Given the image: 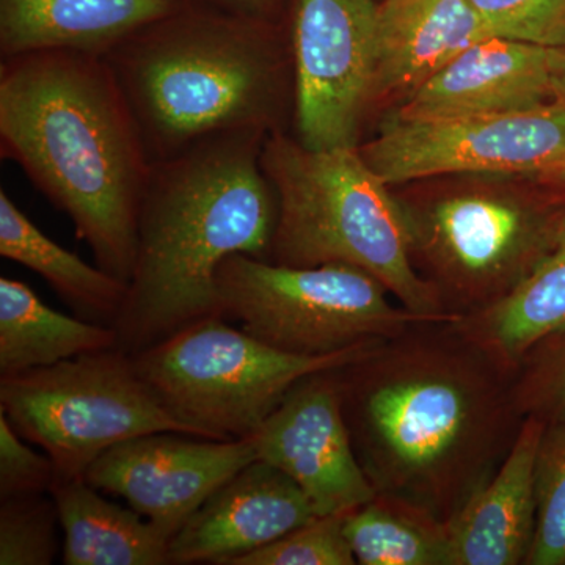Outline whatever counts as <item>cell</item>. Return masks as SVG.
I'll use <instances>...</instances> for the list:
<instances>
[{"label":"cell","instance_id":"cell-11","mask_svg":"<svg viewBox=\"0 0 565 565\" xmlns=\"http://www.w3.org/2000/svg\"><path fill=\"white\" fill-rule=\"evenodd\" d=\"M374 0H297L294 20L297 128L310 150L359 148L377 65Z\"/></svg>","mask_w":565,"mask_h":565},{"label":"cell","instance_id":"cell-31","mask_svg":"<svg viewBox=\"0 0 565 565\" xmlns=\"http://www.w3.org/2000/svg\"><path fill=\"white\" fill-rule=\"evenodd\" d=\"M226 6L233 7V9L239 10L241 13H256V11L263 10L267 6L269 0H221Z\"/></svg>","mask_w":565,"mask_h":565},{"label":"cell","instance_id":"cell-7","mask_svg":"<svg viewBox=\"0 0 565 565\" xmlns=\"http://www.w3.org/2000/svg\"><path fill=\"white\" fill-rule=\"evenodd\" d=\"M217 291L223 318L294 355L343 352L433 321L394 305L374 275L343 263L292 267L237 253L222 263Z\"/></svg>","mask_w":565,"mask_h":565},{"label":"cell","instance_id":"cell-22","mask_svg":"<svg viewBox=\"0 0 565 565\" xmlns=\"http://www.w3.org/2000/svg\"><path fill=\"white\" fill-rule=\"evenodd\" d=\"M0 255L41 275L85 321L114 327L128 282L93 267L50 239L0 192Z\"/></svg>","mask_w":565,"mask_h":565},{"label":"cell","instance_id":"cell-4","mask_svg":"<svg viewBox=\"0 0 565 565\" xmlns=\"http://www.w3.org/2000/svg\"><path fill=\"white\" fill-rule=\"evenodd\" d=\"M262 166L278 202L269 262L351 264L374 275L405 310L457 321L416 273L403 204L359 148L310 150L274 136L264 140Z\"/></svg>","mask_w":565,"mask_h":565},{"label":"cell","instance_id":"cell-5","mask_svg":"<svg viewBox=\"0 0 565 565\" xmlns=\"http://www.w3.org/2000/svg\"><path fill=\"white\" fill-rule=\"evenodd\" d=\"M172 17L121 51L114 68L143 140L163 159L214 134L264 129L277 63L258 28L247 18Z\"/></svg>","mask_w":565,"mask_h":565},{"label":"cell","instance_id":"cell-30","mask_svg":"<svg viewBox=\"0 0 565 565\" xmlns=\"http://www.w3.org/2000/svg\"><path fill=\"white\" fill-rule=\"evenodd\" d=\"M550 70L556 99L565 103V44L550 50Z\"/></svg>","mask_w":565,"mask_h":565},{"label":"cell","instance_id":"cell-17","mask_svg":"<svg viewBox=\"0 0 565 565\" xmlns=\"http://www.w3.org/2000/svg\"><path fill=\"white\" fill-rule=\"evenodd\" d=\"M493 36L470 0H384L377 9L375 95H412L468 47Z\"/></svg>","mask_w":565,"mask_h":565},{"label":"cell","instance_id":"cell-25","mask_svg":"<svg viewBox=\"0 0 565 565\" xmlns=\"http://www.w3.org/2000/svg\"><path fill=\"white\" fill-rule=\"evenodd\" d=\"M57 508L43 494L0 505V565H50L57 556Z\"/></svg>","mask_w":565,"mask_h":565},{"label":"cell","instance_id":"cell-19","mask_svg":"<svg viewBox=\"0 0 565 565\" xmlns=\"http://www.w3.org/2000/svg\"><path fill=\"white\" fill-rule=\"evenodd\" d=\"M460 332L509 373L535 344L565 327V211L545 255L508 296L457 319Z\"/></svg>","mask_w":565,"mask_h":565},{"label":"cell","instance_id":"cell-8","mask_svg":"<svg viewBox=\"0 0 565 565\" xmlns=\"http://www.w3.org/2000/svg\"><path fill=\"white\" fill-rule=\"evenodd\" d=\"M0 411L50 456L55 479H85L104 452L141 435L193 437L118 348L0 374Z\"/></svg>","mask_w":565,"mask_h":565},{"label":"cell","instance_id":"cell-23","mask_svg":"<svg viewBox=\"0 0 565 565\" xmlns=\"http://www.w3.org/2000/svg\"><path fill=\"white\" fill-rule=\"evenodd\" d=\"M356 564L451 565L449 523L401 498L377 493L344 515Z\"/></svg>","mask_w":565,"mask_h":565},{"label":"cell","instance_id":"cell-24","mask_svg":"<svg viewBox=\"0 0 565 565\" xmlns=\"http://www.w3.org/2000/svg\"><path fill=\"white\" fill-rule=\"evenodd\" d=\"M535 533L526 565H565V418L546 424L535 459Z\"/></svg>","mask_w":565,"mask_h":565},{"label":"cell","instance_id":"cell-27","mask_svg":"<svg viewBox=\"0 0 565 565\" xmlns=\"http://www.w3.org/2000/svg\"><path fill=\"white\" fill-rule=\"evenodd\" d=\"M344 515L315 516L291 533L230 565H355L344 533Z\"/></svg>","mask_w":565,"mask_h":565},{"label":"cell","instance_id":"cell-3","mask_svg":"<svg viewBox=\"0 0 565 565\" xmlns=\"http://www.w3.org/2000/svg\"><path fill=\"white\" fill-rule=\"evenodd\" d=\"M263 129L218 132L152 167L128 297L114 323L118 349L136 355L222 316V263L237 253L267 259L278 202L263 170Z\"/></svg>","mask_w":565,"mask_h":565},{"label":"cell","instance_id":"cell-16","mask_svg":"<svg viewBox=\"0 0 565 565\" xmlns=\"http://www.w3.org/2000/svg\"><path fill=\"white\" fill-rule=\"evenodd\" d=\"M546 423L526 416L489 482L449 522L451 565H526L535 533V459Z\"/></svg>","mask_w":565,"mask_h":565},{"label":"cell","instance_id":"cell-13","mask_svg":"<svg viewBox=\"0 0 565 565\" xmlns=\"http://www.w3.org/2000/svg\"><path fill=\"white\" fill-rule=\"evenodd\" d=\"M256 459L253 437L200 441L158 433L114 446L92 465L85 481L99 492L125 498L174 537L223 482Z\"/></svg>","mask_w":565,"mask_h":565},{"label":"cell","instance_id":"cell-21","mask_svg":"<svg viewBox=\"0 0 565 565\" xmlns=\"http://www.w3.org/2000/svg\"><path fill=\"white\" fill-rule=\"evenodd\" d=\"M118 348L111 326L52 310L13 278H0V374L52 366L85 353Z\"/></svg>","mask_w":565,"mask_h":565},{"label":"cell","instance_id":"cell-15","mask_svg":"<svg viewBox=\"0 0 565 565\" xmlns=\"http://www.w3.org/2000/svg\"><path fill=\"white\" fill-rule=\"evenodd\" d=\"M550 50L501 36L479 41L408 95L397 115L463 117L534 109L555 102Z\"/></svg>","mask_w":565,"mask_h":565},{"label":"cell","instance_id":"cell-28","mask_svg":"<svg viewBox=\"0 0 565 565\" xmlns=\"http://www.w3.org/2000/svg\"><path fill=\"white\" fill-rule=\"evenodd\" d=\"M493 36L545 47L565 44V0H470Z\"/></svg>","mask_w":565,"mask_h":565},{"label":"cell","instance_id":"cell-32","mask_svg":"<svg viewBox=\"0 0 565 565\" xmlns=\"http://www.w3.org/2000/svg\"><path fill=\"white\" fill-rule=\"evenodd\" d=\"M539 180H544L548 182V184L555 185V188L563 189V191H565V163L556 167L552 172L542 174Z\"/></svg>","mask_w":565,"mask_h":565},{"label":"cell","instance_id":"cell-2","mask_svg":"<svg viewBox=\"0 0 565 565\" xmlns=\"http://www.w3.org/2000/svg\"><path fill=\"white\" fill-rule=\"evenodd\" d=\"M0 137L3 154L73 218L98 266L129 286L151 167L114 68L82 51L9 57Z\"/></svg>","mask_w":565,"mask_h":565},{"label":"cell","instance_id":"cell-26","mask_svg":"<svg viewBox=\"0 0 565 565\" xmlns=\"http://www.w3.org/2000/svg\"><path fill=\"white\" fill-rule=\"evenodd\" d=\"M515 404L523 418L546 424L565 418V327L523 356L514 374Z\"/></svg>","mask_w":565,"mask_h":565},{"label":"cell","instance_id":"cell-10","mask_svg":"<svg viewBox=\"0 0 565 565\" xmlns=\"http://www.w3.org/2000/svg\"><path fill=\"white\" fill-rule=\"evenodd\" d=\"M388 184L440 174H527L565 163V103L446 118L396 115L359 148Z\"/></svg>","mask_w":565,"mask_h":565},{"label":"cell","instance_id":"cell-20","mask_svg":"<svg viewBox=\"0 0 565 565\" xmlns=\"http://www.w3.org/2000/svg\"><path fill=\"white\" fill-rule=\"evenodd\" d=\"M85 479H55L51 497L63 531L66 565L170 564L172 535L103 498Z\"/></svg>","mask_w":565,"mask_h":565},{"label":"cell","instance_id":"cell-18","mask_svg":"<svg viewBox=\"0 0 565 565\" xmlns=\"http://www.w3.org/2000/svg\"><path fill=\"white\" fill-rule=\"evenodd\" d=\"M177 0H0L3 55L36 51L99 54L172 17Z\"/></svg>","mask_w":565,"mask_h":565},{"label":"cell","instance_id":"cell-1","mask_svg":"<svg viewBox=\"0 0 565 565\" xmlns=\"http://www.w3.org/2000/svg\"><path fill=\"white\" fill-rule=\"evenodd\" d=\"M345 424L375 492L451 522L497 473L523 415L514 374L456 321H418L338 370Z\"/></svg>","mask_w":565,"mask_h":565},{"label":"cell","instance_id":"cell-29","mask_svg":"<svg viewBox=\"0 0 565 565\" xmlns=\"http://www.w3.org/2000/svg\"><path fill=\"white\" fill-rule=\"evenodd\" d=\"M54 481L50 456L22 444L21 435L0 411V500L50 493Z\"/></svg>","mask_w":565,"mask_h":565},{"label":"cell","instance_id":"cell-6","mask_svg":"<svg viewBox=\"0 0 565 565\" xmlns=\"http://www.w3.org/2000/svg\"><path fill=\"white\" fill-rule=\"evenodd\" d=\"M373 344L329 355H294L233 329L223 316H211L132 360L140 377L193 437L232 441L252 437L302 379L355 362Z\"/></svg>","mask_w":565,"mask_h":565},{"label":"cell","instance_id":"cell-9","mask_svg":"<svg viewBox=\"0 0 565 565\" xmlns=\"http://www.w3.org/2000/svg\"><path fill=\"white\" fill-rule=\"evenodd\" d=\"M401 204L416 273L456 319L508 296L548 250L565 211L493 191Z\"/></svg>","mask_w":565,"mask_h":565},{"label":"cell","instance_id":"cell-12","mask_svg":"<svg viewBox=\"0 0 565 565\" xmlns=\"http://www.w3.org/2000/svg\"><path fill=\"white\" fill-rule=\"evenodd\" d=\"M338 370L294 385L252 435L258 459L285 471L318 516L345 514L377 494L353 449Z\"/></svg>","mask_w":565,"mask_h":565},{"label":"cell","instance_id":"cell-14","mask_svg":"<svg viewBox=\"0 0 565 565\" xmlns=\"http://www.w3.org/2000/svg\"><path fill=\"white\" fill-rule=\"evenodd\" d=\"M315 516L307 494L285 471L256 459L223 482L178 531L170 564L230 565Z\"/></svg>","mask_w":565,"mask_h":565}]
</instances>
